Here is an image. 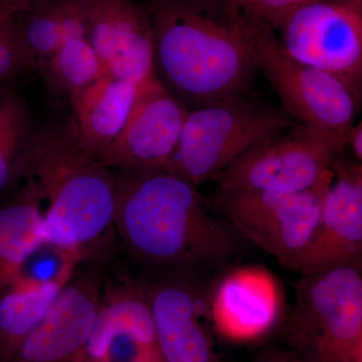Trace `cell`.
<instances>
[{
  "label": "cell",
  "instance_id": "cell-12",
  "mask_svg": "<svg viewBox=\"0 0 362 362\" xmlns=\"http://www.w3.org/2000/svg\"><path fill=\"white\" fill-rule=\"evenodd\" d=\"M187 111L157 78L143 86L122 132L100 160L117 170L170 168Z\"/></svg>",
  "mask_w": 362,
  "mask_h": 362
},
{
  "label": "cell",
  "instance_id": "cell-25",
  "mask_svg": "<svg viewBox=\"0 0 362 362\" xmlns=\"http://www.w3.org/2000/svg\"><path fill=\"white\" fill-rule=\"evenodd\" d=\"M256 362H310L298 356L291 349L281 345H271L259 354Z\"/></svg>",
  "mask_w": 362,
  "mask_h": 362
},
{
  "label": "cell",
  "instance_id": "cell-23",
  "mask_svg": "<svg viewBox=\"0 0 362 362\" xmlns=\"http://www.w3.org/2000/svg\"><path fill=\"white\" fill-rule=\"evenodd\" d=\"M30 66L11 16L0 11V83L11 80Z\"/></svg>",
  "mask_w": 362,
  "mask_h": 362
},
{
  "label": "cell",
  "instance_id": "cell-17",
  "mask_svg": "<svg viewBox=\"0 0 362 362\" xmlns=\"http://www.w3.org/2000/svg\"><path fill=\"white\" fill-rule=\"evenodd\" d=\"M143 86L104 75L71 100V121L81 145L100 159L122 132Z\"/></svg>",
  "mask_w": 362,
  "mask_h": 362
},
{
  "label": "cell",
  "instance_id": "cell-13",
  "mask_svg": "<svg viewBox=\"0 0 362 362\" xmlns=\"http://www.w3.org/2000/svg\"><path fill=\"white\" fill-rule=\"evenodd\" d=\"M87 40L105 75L145 86L156 80L148 11L130 0H82Z\"/></svg>",
  "mask_w": 362,
  "mask_h": 362
},
{
  "label": "cell",
  "instance_id": "cell-29",
  "mask_svg": "<svg viewBox=\"0 0 362 362\" xmlns=\"http://www.w3.org/2000/svg\"><path fill=\"white\" fill-rule=\"evenodd\" d=\"M7 90L4 89V87H0V101H1L2 98H4V95H6V93Z\"/></svg>",
  "mask_w": 362,
  "mask_h": 362
},
{
  "label": "cell",
  "instance_id": "cell-19",
  "mask_svg": "<svg viewBox=\"0 0 362 362\" xmlns=\"http://www.w3.org/2000/svg\"><path fill=\"white\" fill-rule=\"evenodd\" d=\"M9 16L30 66L44 65L68 40L87 39L82 0H40Z\"/></svg>",
  "mask_w": 362,
  "mask_h": 362
},
{
  "label": "cell",
  "instance_id": "cell-18",
  "mask_svg": "<svg viewBox=\"0 0 362 362\" xmlns=\"http://www.w3.org/2000/svg\"><path fill=\"white\" fill-rule=\"evenodd\" d=\"M76 266L63 261L52 277H21L0 293V361H8L42 320L75 273Z\"/></svg>",
  "mask_w": 362,
  "mask_h": 362
},
{
  "label": "cell",
  "instance_id": "cell-15",
  "mask_svg": "<svg viewBox=\"0 0 362 362\" xmlns=\"http://www.w3.org/2000/svg\"><path fill=\"white\" fill-rule=\"evenodd\" d=\"M144 285L163 362H220L204 319L209 304L182 272Z\"/></svg>",
  "mask_w": 362,
  "mask_h": 362
},
{
  "label": "cell",
  "instance_id": "cell-8",
  "mask_svg": "<svg viewBox=\"0 0 362 362\" xmlns=\"http://www.w3.org/2000/svg\"><path fill=\"white\" fill-rule=\"evenodd\" d=\"M275 28L292 58L339 78L361 103L362 0H318Z\"/></svg>",
  "mask_w": 362,
  "mask_h": 362
},
{
  "label": "cell",
  "instance_id": "cell-2",
  "mask_svg": "<svg viewBox=\"0 0 362 362\" xmlns=\"http://www.w3.org/2000/svg\"><path fill=\"white\" fill-rule=\"evenodd\" d=\"M216 0H157L148 11L160 84L194 108L240 96L258 69L252 21Z\"/></svg>",
  "mask_w": 362,
  "mask_h": 362
},
{
  "label": "cell",
  "instance_id": "cell-9",
  "mask_svg": "<svg viewBox=\"0 0 362 362\" xmlns=\"http://www.w3.org/2000/svg\"><path fill=\"white\" fill-rule=\"evenodd\" d=\"M284 133V132H283ZM283 133L249 150L213 180L220 189L301 192L315 187L346 144L303 127Z\"/></svg>",
  "mask_w": 362,
  "mask_h": 362
},
{
  "label": "cell",
  "instance_id": "cell-3",
  "mask_svg": "<svg viewBox=\"0 0 362 362\" xmlns=\"http://www.w3.org/2000/svg\"><path fill=\"white\" fill-rule=\"evenodd\" d=\"M23 176L42 202L45 245L63 261H92L115 233L116 173L81 145L71 119L35 129Z\"/></svg>",
  "mask_w": 362,
  "mask_h": 362
},
{
  "label": "cell",
  "instance_id": "cell-28",
  "mask_svg": "<svg viewBox=\"0 0 362 362\" xmlns=\"http://www.w3.org/2000/svg\"><path fill=\"white\" fill-rule=\"evenodd\" d=\"M220 1L230 11L243 13L251 4L252 0H220Z\"/></svg>",
  "mask_w": 362,
  "mask_h": 362
},
{
  "label": "cell",
  "instance_id": "cell-27",
  "mask_svg": "<svg viewBox=\"0 0 362 362\" xmlns=\"http://www.w3.org/2000/svg\"><path fill=\"white\" fill-rule=\"evenodd\" d=\"M37 1L40 0H0V11L6 16H13Z\"/></svg>",
  "mask_w": 362,
  "mask_h": 362
},
{
  "label": "cell",
  "instance_id": "cell-14",
  "mask_svg": "<svg viewBox=\"0 0 362 362\" xmlns=\"http://www.w3.org/2000/svg\"><path fill=\"white\" fill-rule=\"evenodd\" d=\"M85 362H163L144 285L119 281L103 289Z\"/></svg>",
  "mask_w": 362,
  "mask_h": 362
},
{
  "label": "cell",
  "instance_id": "cell-10",
  "mask_svg": "<svg viewBox=\"0 0 362 362\" xmlns=\"http://www.w3.org/2000/svg\"><path fill=\"white\" fill-rule=\"evenodd\" d=\"M331 170L316 232L303 251L280 262L287 270L308 275L339 267L362 268V164L340 154Z\"/></svg>",
  "mask_w": 362,
  "mask_h": 362
},
{
  "label": "cell",
  "instance_id": "cell-1",
  "mask_svg": "<svg viewBox=\"0 0 362 362\" xmlns=\"http://www.w3.org/2000/svg\"><path fill=\"white\" fill-rule=\"evenodd\" d=\"M114 226L133 258L171 271L223 266L240 250L197 187L169 169L118 170Z\"/></svg>",
  "mask_w": 362,
  "mask_h": 362
},
{
  "label": "cell",
  "instance_id": "cell-22",
  "mask_svg": "<svg viewBox=\"0 0 362 362\" xmlns=\"http://www.w3.org/2000/svg\"><path fill=\"white\" fill-rule=\"evenodd\" d=\"M35 129L25 100L6 92L0 101V192L23 177Z\"/></svg>",
  "mask_w": 362,
  "mask_h": 362
},
{
  "label": "cell",
  "instance_id": "cell-31",
  "mask_svg": "<svg viewBox=\"0 0 362 362\" xmlns=\"http://www.w3.org/2000/svg\"><path fill=\"white\" fill-rule=\"evenodd\" d=\"M1 86H2V85H1V83H0V87H1Z\"/></svg>",
  "mask_w": 362,
  "mask_h": 362
},
{
  "label": "cell",
  "instance_id": "cell-5",
  "mask_svg": "<svg viewBox=\"0 0 362 362\" xmlns=\"http://www.w3.org/2000/svg\"><path fill=\"white\" fill-rule=\"evenodd\" d=\"M292 125L282 114L256 106L242 96L188 109L169 170L199 187Z\"/></svg>",
  "mask_w": 362,
  "mask_h": 362
},
{
  "label": "cell",
  "instance_id": "cell-6",
  "mask_svg": "<svg viewBox=\"0 0 362 362\" xmlns=\"http://www.w3.org/2000/svg\"><path fill=\"white\" fill-rule=\"evenodd\" d=\"M250 20L258 69L287 113L307 129L347 144L361 102L339 78L292 58L271 26Z\"/></svg>",
  "mask_w": 362,
  "mask_h": 362
},
{
  "label": "cell",
  "instance_id": "cell-21",
  "mask_svg": "<svg viewBox=\"0 0 362 362\" xmlns=\"http://www.w3.org/2000/svg\"><path fill=\"white\" fill-rule=\"evenodd\" d=\"M42 68L52 96L69 101L105 75L96 52L84 37L68 40Z\"/></svg>",
  "mask_w": 362,
  "mask_h": 362
},
{
  "label": "cell",
  "instance_id": "cell-26",
  "mask_svg": "<svg viewBox=\"0 0 362 362\" xmlns=\"http://www.w3.org/2000/svg\"><path fill=\"white\" fill-rule=\"evenodd\" d=\"M351 150L356 160L362 161V123L354 124L347 136L346 148Z\"/></svg>",
  "mask_w": 362,
  "mask_h": 362
},
{
  "label": "cell",
  "instance_id": "cell-24",
  "mask_svg": "<svg viewBox=\"0 0 362 362\" xmlns=\"http://www.w3.org/2000/svg\"><path fill=\"white\" fill-rule=\"evenodd\" d=\"M318 0H252L244 14L275 28L288 14Z\"/></svg>",
  "mask_w": 362,
  "mask_h": 362
},
{
  "label": "cell",
  "instance_id": "cell-4",
  "mask_svg": "<svg viewBox=\"0 0 362 362\" xmlns=\"http://www.w3.org/2000/svg\"><path fill=\"white\" fill-rule=\"evenodd\" d=\"M361 269L302 275L283 324L287 349L310 362H362Z\"/></svg>",
  "mask_w": 362,
  "mask_h": 362
},
{
  "label": "cell",
  "instance_id": "cell-16",
  "mask_svg": "<svg viewBox=\"0 0 362 362\" xmlns=\"http://www.w3.org/2000/svg\"><path fill=\"white\" fill-rule=\"evenodd\" d=\"M284 307L277 279L259 266L233 269L221 278L209 303L214 329L233 342H251L278 325Z\"/></svg>",
  "mask_w": 362,
  "mask_h": 362
},
{
  "label": "cell",
  "instance_id": "cell-30",
  "mask_svg": "<svg viewBox=\"0 0 362 362\" xmlns=\"http://www.w3.org/2000/svg\"><path fill=\"white\" fill-rule=\"evenodd\" d=\"M190 1H209V0H190Z\"/></svg>",
  "mask_w": 362,
  "mask_h": 362
},
{
  "label": "cell",
  "instance_id": "cell-20",
  "mask_svg": "<svg viewBox=\"0 0 362 362\" xmlns=\"http://www.w3.org/2000/svg\"><path fill=\"white\" fill-rule=\"evenodd\" d=\"M45 245L42 199L35 183L0 204V293L21 278L26 259Z\"/></svg>",
  "mask_w": 362,
  "mask_h": 362
},
{
  "label": "cell",
  "instance_id": "cell-11",
  "mask_svg": "<svg viewBox=\"0 0 362 362\" xmlns=\"http://www.w3.org/2000/svg\"><path fill=\"white\" fill-rule=\"evenodd\" d=\"M103 282L92 267L66 283L42 320L21 342L7 362H85Z\"/></svg>",
  "mask_w": 362,
  "mask_h": 362
},
{
  "label": "cell",
  "instance_id": "cell-7",
  "mask_svg": "<svg viewBox=\"0 0 362 362\" xmlns=\"http://www.w3.org/2000/svg\"><path fill=\"white\" fill-rule=\"evenodd\" d=\"M331 180L332 170L315 187L293 194L220 189L216 207L235 233L280 263L310 243Z\"/></svg>",
  "mask_w": 362,
  "mask_h": 362
}]
</instances>
